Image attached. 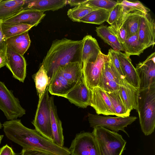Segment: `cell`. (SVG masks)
I'll list each match as a JSON object with an SVG mask.
<instances>
[{
    "label": "cell",
    "instance_id": "cell-36",
    "mask_svg": "<svg viewBox=\"0 0 155 155\" xmlns=\"http://www.w3.org/2000/svg\"><path fill=\"white\" fill-rule=\"evenodd\" d=\"M113 8L110 12L108 19L107 21L110 25H113L120 18L123 13V8L119 2Z\"/></svg>",
    "mask_w": 155,
    "mask_h": 155
},
{
    "label": "cell",
    "instance_id": "cell-12",
    "mask_svg": "<svg viewBox=\"0 0 155 155\" xmlns=\"http://www.w3.org/2000/svg\"><path fill=\"white\" fill-rule=\"evenodd\" d=\"M26 65L23 56L15 52L7 45L5 66L11 71L13 77L24 82L26 76Z\"/></svg>",
    "mask_w": 155,
    "mask_h": 155
},
{
    "label": "cell",
    "instance_id": "cell-28",
    "mask_svg": "<svg viewBox=\"0 0 155 155\" xmlns=\"http://www.w3.org/2000/svg\"><path fill=\"white\" fill-rule=\"evenodd\" d=\"M121 45L125 53L129 56H139L145 49L139 40L138 32L126 39Z\"/></svg>",
    "mask_w": 155,
    "mask_h": 155
},
{
    "label": "cell",
    "instance_id": "cell-9",
    "mask_svg": "<svg viewBox=\"0 0 155 155\" xmlns=\"http://www.w3.org/2000/svg\"><path fill=\"white\" fill-rule=\"evenodd\" d=\"M68 149L71 155H100L92 132H83L77 134Z\"/></svg>",
    "mask_w": 155,
    "mask_h": 155
},
{
    "label": "cell",
    "instance_id": "cell-13",
    "mask_svg": "<svg viewBox=\"0 0 155 155\" xmlns=\"http://www.w3.org/2000/svg\"><path fill=\"white\" fill-rule=\"evenodd\" d=\"M91 97V90L87 87L83 75L75 86L64 97L75 105L86 108L90 105Z\"/></svg>",
    "mask_w": 155,
    "mask_h": 155
},
{
    "label": "cell",
    "instance_id": "cell-17",
    "mask_svg": "<svg viewBox=\"0 0 155 155\" xmlns=\"http://www.w3.org/2000/svg\"><path fill=\"white\" fill-rule=\"evenodd\" d=\"M115 51L125 80L129 84L138 90L139 85V77L135 68L131 63L130 56L120 51Z\"/></svg>",
    "mask_w": 155,
    "mask_h": 155
},
{
    "label": "cell",
    "instance_id": "cell-20",
    "mask_svg": "<svg viewBox=\"0 0 155 155\" xmlns=\"http://www.w3.org/2000/svg\"><path fill=\"white\" fill-rule=\"evenodd\" d=\"M83 40V45L81 54L82 65L87 63L95 61L101 52L97 40L91 35L85 36Z\"/></svg>",
    "mask_w": 155,
    "mask_h": 155
},
{
    "label": "cell",
    "instance_id": "cell-19",
    "mask_svg": "<svg viewBox=\"0 0 155 155\" xmlns=\"http://www.w3.org/2000/svg\"><path fill=\"white\" fill-rule=\"evenodd\" d=\"M67 4L66 0H25L23 10L35 9L42 12L54 11Z\"/></svg>",
    "mask_w": 155,
    "mask_h": 155
},
{
    "label": "cell",
    "instance_id": "cell-38",
    "mask_svg": "<svg viewBox=\"0 0 155 155\" xmlns=\"http://www.w3.org/2000/svg\"><path fill=\"white\" fill-rule=\"evenodd\" d=\"M21 155H56L49 151L42 150L23 149Z\"/></svg>",
    "mask_w": 155,
    "mask_h": 155
},
{
    "label": "cell",
    "instance_id": "cell-33",
    "mask_svg": "<svg viewBox=\"0 0 155 155\" xmlns=\"http://www.w3.org/2000/svg\"><path fill=\"white\" fill-rule=\"evenodd\" d=\"M96 9H97L90 6L85 3L69 9L67 12V15L73 21L80 22L82 18Z\"/></svg>",
    "mask_w": 155,
    "mask_h": 155
},
{
    "label": "cell",
    "instance_id": "cell-29",
    "mask_svg": "<svg viewBox=\"0 0 155 155\" xmlns=\"http://www.w3.org/2000/svg\"><path fill=\"white\" fill-rule=\"evenodd\" d=\"M106 93L113 107L116 116L121 117L129 116L130 112L126 108L121 99L119 90Z\"/></svg>",
    "mask_w": 155,
    "mask_h": 155
},
{
    "label": "cell",
    "instance_id": "cell-5",
    "mask_svg": "<svg viewBox=\"0 0 155 155\" xmlns=\"http://www.w3.org/2000/svg\"><path fill=\"white\" fill-rule=\"evenodd\" d=\"M49 92L48 86L42 97L39 99L35 115L32 123L38 132L53 142Z\"/></svg>",
    "mask_w": 155,
    "mask_h": 155
},
{
    "label": "cell",
    "instance_id": "cell-23",
    "mask_svg": "<svg viewBox=\"0 0 155 155\" xmlns=\"http://www.w3.org/2000/svg\"><path fill=\"white\" fill-rule=\"evenodd\" d=\"M122 100L127 110L130 112L137 109V96L138 90L127 82L120 86L119 89Z\"/></svg>",
    "mask_w": 155,
    "mask_h": 155
},
{
    "label": "cell",
    "instance_id": "cell-6",
    "mask_svg": "<svg viewBox=\"0 0 155 155\" xmlns=\"http://www.w3.org/2000/svg\"><path fill=\"white\" fill-rule=\"evenodd\" d=\"M88 119L91 127L93 128L97 126H101L110 130L118 132L122 131L128 135L125 128L131 124L137 118L135 116L127 117H112L109 115L102 116L88 113Z\"/></svg>",
    "mask_w": 155,
    "mask_h": 155
},
{
    "label": "cell",
    "instance_id": "cell-21",
    "mask_svg": "<svg viewBox=\"0 0 155 155\" xmlns=\"http://www.w3.org/2000/svg\"><path fill=\"white\" fill-rule=\"evenodd\" d=\"M49 104L51 111V123L53 140V143L56 145L63 147L64 137L61 122L59 118L56 107L54 101V97H49Z\"/></svg>",
    "mask_w": 155,
    "mask_h": 155
},
{
    "label": "cell",
    "instance_id": "cell-37",
    "mask_svg": "<svg viewBox=\"0 0 155 155\" xmlns=\"http://www.w3.org/2000/svg\"><path fill=\"white\" fill-rule=\"evenodd\" d=\"M107 55L120 75L122 78L125 79L122 73L118 58L115 51L111 48L109 49Z\"/></svg>",
    "mask_w": 155,
    "mask_h": 155
},
{
    "label": "cell",
    "instance_id": "cell-41",
    "mask_svg": "<svg viewBox=\"0 0 155 155\" xmlns=\"http://www.w3.org/2000/svg\"><path fill=\"white\" fill-rule=\"evenodd\" d=\"M87 0H67V4L71 6H77L85 3Z\"/></svg>",
    "mask_w": 155,
    "mask_h": 155
},
{
    "label": "cell",
    "instance_id": "cell-16",
    "mask_svg": "<svg viewBox=\"0 0 155 155\" xmlns=\"http://www.w3.org/2000/svg\"><path fill=\"white\" fill-rule=\"evenodd\" d=\"M45 16L44 12L35 9L23 10L3 22L9 24H22L37 26Z\"/></svg>",
    "mask_w": 155,
    "mask_h": 155
},
{
    "label": "cell",
    "instance_id": "cell-11",
    "mask_svg": "<svg viewBox=\"0 0 155 155\" xmlns=\"http://www.w3.org/2000/svg\"><path fill=\"white\" fill-rule=\"evenodd\" d=\"M139 81L138 90L147 88L155 84V53L144 61L137 64L135 68Z\"/></svg>",
    "mask_w": 155,
    "mask_h": 155
},
{
    "label": "cell",
    "instance_id": "cell-35",
    "mask_svg": "<svg viewBox=\"0 0 155 155\" xmlns=\"http://www.w3.org/2000/svg\"><path fill=\"white\" fill-rule=\"evenodd\" d=\"M85 3L88 5L97 9H102L111 11L118 3L117 1L110 0H88Z\"/></svg>",
    "mask_w": 155,
    "mask_h": 155
},
{
    "label": "cell",
    "instance_id": "cell-43",
    "mask_svg": "<svg viewBox=\"0 0 155 155\" xmlns=\"http://www.w3.org/2000/svg\"><path fill=\"white\" fill-rule=\"evenodd\" d=\"M3 137V135H0V144Z\"/></svg>",
    "mask_w": 155,
    "mask_h": 155
},
{
    "label": "cell",
    "instance_id": "cell-31",
    "mask_svg": "<svg viewBox=\"0 0 155 155\" xmlns=\"http://www.w3.org/2000/svg\"><path fill=\"white\" fill-rule=\"evenodd\" d=\"M2 31L6 39L29 31L33 27L18 23L9 24L2 21Z\"/></svg>",
    "mask_w": 155,
    "mask_h": 155
},
{
    "label": "cell",
    "instance_id": "cell-4",
    "mask_svg": "<svg viewBox=\"0 0 155 155\" xmlns=\"http://www.w3.org/2000/svg\"><path fill=\"white\" fill-rule=\"evenodd\" d=\"M93 128L100 155H122L126 141L121 135L101 126Z\"/></svg>",
    "mask_w": 155,
    "mask_h": 155
},
{
    "label": "cell",
    "instance_id": "cell-26",
    "mask_svg": "<svg viewBox=\"0 0 155 155\" xmlns=\"http://www.w3.org/2000/svg\"><path fill=\"white\" fill-rule=\"evenodd\" d=\"M95 31L97 36L110 46L114 50L124 51L121 44L107 25H102L96 27Z\"/></svg>",
    "mask_w": 155,
    "mask_h": 155
},
{
    "label": "cell",
    "instance_id": "cell-1",
    "mask_svg": "<svg viewBox=\"0 0 155 155\" xmlns=\"http://www.w3.org/2000/svg\"><path fill=\"white\" fill-rule=\"evenodd\" d=\"M2 126L6 137L23 149H38L56 155H71L68 149L56 145L42 136L35 129L25 127L20 120L6 121Z\"/></svg>",
    "mask_w": 155,
    "mask_h": 155
},
{
    "label": "cell",
    "instance_id": "cell-3",
    "mask_svg": "<svg viewBox=\"0 0 155 155\" xmlns=\"http://www.w3.org/2000/svg\"><path fill=\"white\" fill-rule=\"evenodd\" d=\"M137 111L142 132L146 136L151 135L155 127V84L138 90Z\"/></svg>",
    "mask_w": 155,
    "mask_h": 155
},
{
    "label": "cell",
    "instance_id": "cell-14",
    "mask_svg": "<svg viewBox=\"0 0 155 155\" xmlns=\"http://www.w3.org/2000/svg\"><path fill=\"white\" fill-rule=\"evenodd\" d=\"M91 97L90 106L98 115H116L113 107L106 92L99 87L91 90Z\"/></svg>",
    "mask_w": 155,
    "mask_h": 155
},
{
    "label": "cell",
    "instance_id": "cell-22",
    "mask_svg": "<svg viewBox=\"0 0 155 155\" xmlns=\"http://www.w3.org/2000/svg\"><path fill=\"white\" fill-rule=\"evenodd\" d=\"M25 0H2L0 2V21H3L23 10Z\"/></svg>",
    "mask_w": 155,
    "mask_h": 155
},
{
    "label": "cell",
    "instance_id": "cell-44",
    "mask_svg": "<svg viewBox=\"0 0 155 155\" xmlns=\"http://www.w3.org/2000/svg\"><path fill=\"white\" fill-rule=\"evenodd\" d=\"M2 127V124L1 123L0 121V129H1Z\"/></svg>",
    "mask_w": 155,
    "mask_h": 155
},
{
    "label": "cell",
    "instance_id": "cell-8",
    "mask_svg": "<svg viewBox=\"0 0 155 155\" xmlns=\"http://www.w3.org/2000/svg\"><path fill=\"white\" fill-rule=\"evenodd\" d=\"M109 59L107 55L101 51L95 61L82 65L83 75L89 89L91 90L99 86L102 78L104 64Z\"/></svg>",
    "mask_w": 155,
    "mask_h": 155
},
{
    "label": "cell",
    "instance_id": "cell-42",
    "mask_svg": "<svg viewBox=\"0 0 155 155\" xmlns=\"http://www.w3.org/2000/svg\"><path fill=\"white\" fill-rule=\"evenodd\" d=\"M6 51H0V69L5 66Z\"/></svg>",
    "mask_w": 155,
    "mask_h": 155
},
{
    "label": "cell",
    "instance_id": "cell-25",
    "mask_svg": "<svg viewBox=\"0 0 155 155\" xmlns=\"http://www.w3.org/2000/svg\"><path fill=\"white\" fill-rule=\"evenodd\" d=\"M82 68V65L79 62H70L59 67L58 70L70 82L76 83L83 75Z\"/></svg>",
    "mask_w": 155,
    "mask_h": 155
},
{
    "label": "cell",
    "instance_id": "cell-24",
    "mask_svg": "<svg viewBox=\"0 0 155 155\" xmlns=\"http://www.w3.org/2000/svg\"><path fill=\"white\" fill-rule=\"evenodd\" d=\"M7 45L15 52L23 56L30 47L28 31L6 39Z\"/></svg>",
    "mask_w": 155,
    "mask_h": 155
},
{
    "label": "cell",
    "instance_id": "cell-45",
    "mask_svg": "<svg viewBox=\"0 0 155 155\" xmlns=\"http://www.w3.org/2000/svg\"><path fill=\"white\" fill-rule=\"evenodd\" d=\"M2 0H0V2L2 1Z\"/></svg>",
    "mask_w": 155,
    "mask_h": 155
},
{
    "label": "cell",
    "instance_id": "cell-7",
    "mask_svg": "<svg viewBox=\"0 0 155 155\" xmlns=\"http://www.w3.org/2000/svg\"><path fill=\"white\" fill-rule=\"evenodd\" d=\"M0 109L8 120L16 119L25 114L18 99L0 81Z\"/></svg>",
    "mask_w": 155,
    "mask_h": 155
},
{
    "label": "cell",
    "instance_id": "cell-32",
    "mask_svg": "<svg viewBox=\"0 0 155 155\" xmlns=\"http://www.w3.org/2000/svg\"><path fill=\"white\" fill-rule=\"evenodd\" d=\"M110 11L102 9L94 10L82 18L80 22L100 25L107 21Z\"/></svg>",
    "mask_w": 155,
    "mask_h": 155
},
{
    "label": "cell",
    "instance_id": "cell-18",
    "mask_svg": "<svg viewBox=\"0 0 155 155\" xmlns=\"http://www.w3.org/2000/svg\"><path fill=\"white\" fill-rule=\"evenodd\" d=\"M77 83L70 82L63 76L60 71L58 70L50 81L48 85L49 92L52 95L64 97Z\"/></svg>",
    "mask_w": 155,
    "mask_h": 155
},
{
    "label": "cell",
    "instance_id": "cell-39",
    "mask_svg": "<svg viewBox=\"0 0 155 155\" xmlns=\"http://www.w3.org/2000/svg\"><path fill=\"white\" fill-rule=\"evenodd\" d=\"M1 24L2 21H0V51H5L7 44L2 31Z\"/></svg>",
    "mask_w": 155,
    "mask_h": 155
},
{
    "label": "cell",
    "instance_id": "cell-30",
    "mask_svg": "<svg viewBox=\"0 0 155 155\" xmlns=\"http://www.w3.org/2000/svg\"><path fill=\"white\" fill-rule=\"evenodd\" d=\"M39 99L44 94L48 86L50 80L43 65H41L39 70L32 76Z\"/></svg>",
    "mask_w": 155,
    "mask_h": 155
},
{
    "label": "cell",
    "instance_id": "cell-34",
    "mask_svg": "<svg viewBox=\"0 0 155 155\" xmlns=\"http://www.w3.org/2000/svg\"><path fill=\"white\" fill-rule=\"evenodd\" d=\"M118 1L122 7L123 12L124 13L139 11L147 14L150 11L148 8L145 7L139 1L134 2L126 0Z\"/></svg>",
    "mask_w": 155,
    "mask_h": 155
},
{
    "label": "cell",
    "instance_id": "cell-15",
    "mask_svg": "<svg viewBox=\"0 0 155 155\" xmlns=\"http://www.w3.org/2000/svg\"><path fill=\"white\" fill-rule=\"evenodd\" d=\"M139 41L145 49L155 44V22L149 13L141 18L138 31Z\"/></svg>",
    "mask_w": 155,
    "mask_h": 155
},
{
    "label": "cell",
    "instance_id": "cell-2",
    "mask_svg": "<svg viewBox=\"0 0 155 155\" xmlns=\"http://www.w3.org/2000/svg\"><path fill=\"white\" fill-rule=\"evenodd\" d=\"M83 45V39L76 41L64 38L53 41L41 64L50 81L59 67L70 62H78L82 65Z\"/></svg>",
    "mask_w": 155,
    "mask_h": 155
},
{
    "label": "cell",
    "instance_id": "cell-40",
    "mask_svg": "<svg viewBox=\"0 0 155 155\" xmlns=\"http://www.w3.org/2000/svg\"><path fill=\"white\" fill-rule=\"evenodd\" d=\"M0 155H16L12 148L7 144L0 148Z\"/></svg>",
    "mask_w": 155,
    "mask_h": 155
},
{
    "label": "cell",
    "instance_id": "cell-27",
    "mask_svg": "<svg viewBox=\"0 0 155 155\" xmlns=\"http://www.w3.org/2000/svg\"><path fill=\"white\" fill-rule=\"evenodd\" d=\"M145 14L139 11L129 13L123 25L126 33V39L138 32L141 19Z\"/></svg>",
    "mask_w": 155,
    "mask_h": 155
},
{
    "label": "cell",
    "instance_id": "cell-10",
    "mask_svg": "<svg viewBox=\"0 0 155 155\" xmlns=\"http://www.w3.org/2000/svg\"><path fill=\"white\" fill-rule=\"evenodd\" d=\"M127 82L120 75L110 60L104 64L101 80L98 87L106 92L119 89L120 86Z\"/></svg>",
    "mask_w": 155,
    "mask_h": 155
}]
</instances>
